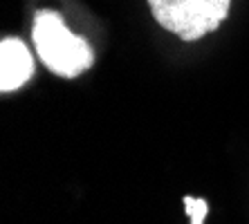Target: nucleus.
I'll return each instance as SVG.
<instances>
[{"label":"nucleus","mask_w":249,"mask_h":224,"mask_svg":"<svg viewBox=\"0 0 249 224\" xmlns=\"http://www.w3.org/2000/svg\"><path fill=\"white\" fill-rule=\"evenodd\" d=\"M148 5L153 18L166 32L193 43L220 27L231 0H148Z\"/></svg>","instance_id":"nucleus-2"},{"label":"nucleus","mask_w":249,"mask_h":224,"mask_svg":"<svg viewBox=\"0 0 249 224\" xmlns=\"http://www.w3.org/2000/svg\"><path fill=\"white\" fill-rule=\"evenodd\" d=\"M184 207H186L189 218H191V224H202L204 222V218H207V211H209L207 200H200V197L186 195L184 197Z\"/></svg>","instance_id":"nucleus-4"},{"label":"nucleus","mask_w":249,"mask_h":224,"mask_svg":"<svg viewBox=\"0 0 249 224\" xmlns=\"http://www.w3.org/2000/svg\"><path fill=\"white\" fill-rule=\"evenodd\" d=\"M34 74V58L20 38L9 36L0 43V90L14 92Z\"/></svg>","instance_id":"nucleus-3"},{"label":"nucleus","mask_w":249,"mask_h":224,"mask_svg":"<svg viewBox=\"0 0 249 224\" xmlns=\"http://www.w3.org/2000/svg\"><path fill=\"white\" fill-rule=\"evenodd\" d=\"M32 40L45 68L63 79H76L94 63L92 45L72 34L54 9H38L34 14Z\"/></svg>","instance_id":"nucleus-1"}]
</instances>
